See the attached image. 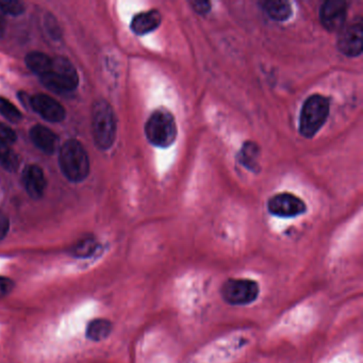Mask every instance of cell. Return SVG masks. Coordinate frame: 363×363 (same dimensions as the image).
Instances as JSON below:
<instances>
[{
    "instance_id": "cell-23",
    "label": "cell",
    "mask_w": 363,
    "mask_h": 363,
    "mask_svg": "<svg viewBox=\"0 0 363 363\" xmlns=\"http://www.w3.org/2000/svg\"><path fill=\"white\" fill-rule=\"evenodd\" d=\"M15 284L13 280L5 276H0V299L8 297L14 289Z\"/></svg>"
},
{
    "instance_id": "cell-21",
    "label": "cell",
    "mask_w": 363,
    "mask_h": 363,
    "mask_svg": "<svg viewBox=\"0 0 363 363\" xmlns=\"http://www.w3.org/2000/svg\"><path fill=\"white\" fill-rule=\"evenodd\" d=\"M0 10L5 14L17 16L25 12V5L21 1H1Z\"/></svg>"
},
{
    "instance_id": "cell-7",
    "label": "cell",
    "mask_w": 363,
    "mask_h": 363,
    "mask_svg": "<svg viewBox=\"0 0 363 363\" xmlns=\"http://www.w3.org/2000/svg\"><path fill=\"white\" fill-rule=\"evenodd\" d=\"M268 212L278 218H295L306 212V203L291 193H279L268 201Z\"/></svg>"
},
{
    "instance_id": "cell-9",
    "label": "cell",
    "mask_w": 363,
    "mask_h": 363,
    "mask_svg": "<svg viewBox=\"0 0 363 363\" xmlns=\"http://www.w3.org/2000/svg\"><path fill=\"white\" fill-rule=\"evenodd\" d=\"M337 47L340 53L349 58H356L362 53V24L353 23L341 29Z\"/></svg>"
},
{
    "instance_id": "cell-13",
    "label": "cell",
    "mask_w": 363,
    "mask_h": 363,
    "mask_svg": "<svg viewBox=\"0 0 363 363\" xmlns=\"http://www.w3.org/2000/svg\"><path fill=\"white\" fill-rule=\"evenodd\" d=\"M161 21L162 17L158 10H149L136 14L132 18V30L136 36H145L149 32H155L160 26Z\"/></svg>"
},
{
    "instance_id": "cell-12",
    "label": "cell",
    "mask_w": 363,
    "mask_h": 363,
    "mask_svg": "<svg viewBox=\"0 0 363 363\" xmlns=\"http://www.w3.org/2000/svg\"><path fill=\"white\" fill-rule=\"evenodd\" d=\"M30 139L32 143L47 155L55 153L59 146L57 134L43 125H36L30 130Z\"/></svg>"
},
{
    "instance_id": "cell-17",
    "label": "cell",
    "mask_w": 363,
    "mask_h": 363,
    "mask_svg": "<svg viewBox=\"0 0 363 363\" xmlns=\"http://www.w3.org/2000/svg\"><path fill=\"white\" fill-rule=\"evenodd\" d=\"M0 165L9 172H14L18 168V157L8 144L0 142Z\"/></svg>"
},
{
    "instance_id": "cell-14",
    "label": "cell",
    "mask_w": 363,
    "mask_h": 363,
    "mask_svg": "<svg viewBox=\"0 0 363 363\" xmlns=\"http://www.w3.org/2000/svg\"><path fill=\"white\" fill-rule=\"evenodd\" d=\"M262 9L264 12L277 22H284L290 18L292 15V7L287 1H276V0H270V1H263L261 3Z\"/></svg>"
},
{
    "instance_id": "cell-16",
    "label": "cell",
    "mask_w": 363,
    "mask_h": 363,
    "mask_svg": "<svg viewBox=\"0 0 363 363\" xmlns=\"http://www.w3.org/2000/svg\"><path fill=\"white\" fill-rule=\"evenodd\" d=\"M26 64L29 67V70L42 77L47 74L51 70L53 59L48 57L45 53L34 51V53L27 55Z\"/></svg>"
},
{
    "instance_id": "cell-3",
    "label": "cell",
    "mask_w": 363,
    "mask_h": 363,
    "mask_svg": "<svg viewBox=\"0 0 363 363\" xmlns=\"http://www.w3.org/2000/svg\"><path fill=\"white\" fill-rule=\"evenodd\" d=\"M94 141L101 149H110L116 136V117L107 101H99L92 111Z\"/></svg>"
},
{
    "instance_id": "cell-25",
    "label": "cell",
    "mask_w": 363,
    "mask_h": 363,
    "mask_svg": "<svg viewBox=\"0 0 363 363\" xmlns=\"http://www.w3.org/2000/svg\"><path fill=\"white\" fill-rule=\"evenodd\" d=\"M191 5L194 11H196L199 14H205L211 9L210 3H207V1H192Z\"/></svg>"
},
{
    "instance_id": "cell-6",
    "label": "cell",
    "mask_w": 363,
    "mask_h": 363,
    "mask_svg": "<svg viewBox=\"0 0 363 363\" xmlns=\"http://www.w3.org/2000/svg\"><path fill=\"white\" fill-rule=\"evenodd\" d=\"M258 282L242 278H229L221 287V295L225 303L231 306H247L259 297Z\"/></svg>"
},
{
    "instance_id": "cell-26",
    "label": "cell",
    "mask_w": 363,
    "mask_h": 363,
    "mask_svg": "<svg viewBox=\"0 0 363 363\" xmlns=\"http://www.w3.org/2000/svg\"><path fill=\"white\" fill-rule=\"evenodd\" d=\"M5 19L0 18V36H3V32H5Z\"/></svg>"
},
{
    "instance_id": "cell-1",
    "label": "cell",
    "mask_w": 363,
    "mask_h": 363,
    "mask_svg": "<svg viewBox=\"0 0 363 363\" xmlns=\"http://www.w3.org/2000/svg\"><path fill=\"white\" fill-rule=\"evenodd\" d=\"M59 164L70 182H82L90 173L89 155L82 144L76 140H68L63 144L59 153Z\"/></svg>"
},
{
    "instance_id": "cell-24",
    "label": "cell",
    "mask_w": 363,
    "mask_h": 363,
    "mask_svg": "<svg viewBox=\"0 0 363 363\" xmlns=\"http://www.w3.org/2000/svg\"><path fill=\"white\" fill-rule=\"evenodd\" d=\"M10 229L9 218L3 213L0 212V241L7 237Z\"/></svg>"
},
{
    "instance_id": "cell-20",
    "label": "cell",
    "mask_w": 363,
    "mask_h": 363,
    "mask_svg": "<svg viewBox=\"0 0 363 363\" xmlns=\"http://www.w3.org/2000/svg\"><path fill=\"white\" fill-rule=\"evenodd\" d=\"M96 247L97 245H96V242L93 239H86L77 244L73 253H74L75 256L82 257V258L90 257L96 251Z\"/></svg>"
},
{
    "instance_id": "cell-10",
    "label": "cell",
    "mask_w": 363,
    "mask_h": 363,
    "mask_svg": "<svg viewBox=\"0 0 363 363\" xmlns=\"http://www.w3.org/2000/svg\"><path fill=\"white\" fill-rule=\"evenodd\" d=\"M29 105L38 115H41L44 120L48 122H62L66 116L63 105L51 96L45 95V94H38L30 98Z\"/></svg>"
},
{
    "instance_id": "cell-5",
    "label": "cell",
    "mask_w": 363,
    "mask_h": 363,
    "mask_svg": "<svg viewBox=\"0 0 363 363\" xmlns=\"http://www.w3.org/2000/svg\"><path fill=\"white\" fill-rule=\"evenodd\" d=\"M42 84L57 93H66L77 89L79 84L78 73L74 65L65 58L58 57L53 59L51 70L47 74L40 77Z\"/></svg>"
},
{
    "instance_id": "cell-19",
    "label": "cell",
    "mask_w": 363,
    "mask_h": 363,
    "mask_svg": "<svg viewBox=\"0 0 363 363\" xmlns=\"http://www.w3.org/2000/svg\"><path fill=\"white\" fill-rule=\"evenodd\" d=\"M257 155H258V147H257L256 144H245L241 151V162L247 168L253 170V166H255L253 163L256 162Z\"/></svg>"
},
{
    "instance_id": "cell-11",
    "label": "cell",
    "mask_w": 363,
    "mask_h": 363,
    "mask_svg": "<svg viewBox=\"0 0 363 363\" xmlns=\"http://www.w3.org/2000/svg\"><path fill=\"white\" fill-rule=\"evenodd\" d=\"M23 182L27 193L34 199H41L46 189L43 170L38 165H29L23 173Z\"/></svg>"
},
{
    "instance_id": "cell-22",
    "label": "cell",
    "mask_w": 363,
    "mask_h": 363,
    "mask_svg": "<svg viewBox=\"0 0 363 363\" xmlns=\"http://www.w3.org/2000/svg\"><path fill=\"white\" fill-rule=\"evenodd\" d=\"M16 141V134L14 130L11 129L7 125L0 123V142L3 143L12 144Z\"/></svg>"
},
{
    "instance_id": "cell-4",
    "label": "cell",
    "mask_w": 363,
    "mask_h": 363,
    "mask_svg": "<svg viewBox=\"0 0 363 363\" xmlns=\"http://www.w3.org/2000/svg\"><path fill=\"white\" fill-rule=\"evenodd\" d=\"M145 134L153 146L170 147L177 139V125L172 113L164 109L155 110L146 123Z\"/></svg>"
},
{
    "instance_id": "cell-18",
    "label": "cell",
    "mask_w": 363,
    "mask_h": 363,
    "mask_svg": "<svg viewBox=\"0 0 363 363\" xmlns=\"http://www.w3.org/2000/svg\"><path fill=\"white\" fill-rule=\"evenodd\" d=\"M0 114L12 123H18L23 117L21 111L11 101L3 97H0Z\"/></svg>"
},
{
    "instance_id": "cell-15",
    "label": "cell",
    "mask_w": 363,
    "mask_h": 363,
    "mask_svg": "<svg viewBox=\"0 0 363 363\" xmlns=\"http://www.w3.org/2000/svg\"><path fill=\"white\" fill-rule=\"evenodd\" d=\"M112 331V323L105 318L91 321L86 327V338L92 341L99 342L107 339Z\"/></svg>"
},
{
    "instance_id": "cell-8",
    "label": "cell",
    "mask_w": 363,
    "mask_h": 363,
    "mask_svg": "<svg viewBox=\"0 0 363 363\" xmlns=\"http://www.w3.org/2000/svg\"><path fill=\"white\" fill-rule=\"evenodd\" d=\"M349 3L347 1H326L320 10V21L328 32H338L345 26Z\"/></svg>"
},
{
    "instance_id": "cell-2",
    "label": "cell",
    "mask_w": 363,
    "mask_h": 363,
    "mask_svg": "<svg viewBox=\"0 0 363 363\" xmlns=\"http://www.w3.org/2000/svg\"><path fill=\"white\" fill-rule=\"evenodd\" d=\"M329 99L320 94L307 98L301 108L299 132L303 138L311 139L324 126L329 115Z\"/></svg>"
}]
</instances>
